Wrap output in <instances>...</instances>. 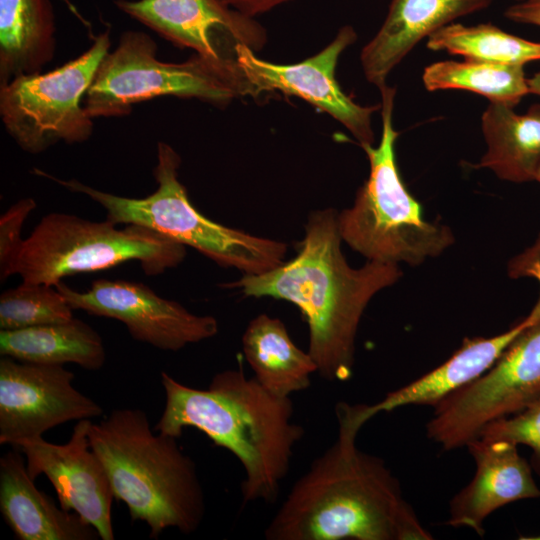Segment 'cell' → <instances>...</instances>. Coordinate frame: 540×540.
<instances>
[{
	"label": "cell",
	"mask_w": 540,
	"mask_h": 540,
	"mask_svg": "<svg viewBox=\"0 0 540 540\" xmlns=\"http://www.w3.org/2000/svg\"><path fill=\"white\" fill-rule=\"evenodd\" d=\"M515 2H519V1H522V0H514Z\"/></svg>",
	"instance_id": "34"
},
{
	"label": "cell",
	"mask_w": 540,
	"mask_h": 540,
	"mask_svg": "<svg viewBox=\"0 0 540 540\" xmlns=\"http://www.w3.org/2000/svg\"><path fill=\"white\" fill-rule=\"evenodd\" d=\"M36 208L32 198H25L12 205L0 219V278L4 282L12 275L17 254L24 242L21 238L23 224Z\"/></svg>",
	"instance_id": "28"
},
{
	"label": "cell",
	"mask_w": 540,
	"mask_h": 540,
	"mask_svg": "<svg viewBox=\"0 0 540 540\" xmlns=\"http://www.w3.org/2000/svg\"><path fill=\"white\" fill-rule=\"evenodd\" d=\"M521 538L525 540H540V535L533 536V537H521Z\"/></svg>",
	"instance_id": "32"
},
{
	"label": "cell",
	"mask_w": 540,
	"mask_h": 540,
	"mask_svg": "<svg viewBox=\"0 0 540 540\" xmlns=\"http://www.w3.org/2000/svg\"><path fill=\"white\" fill-rule=\"evenodd\" d=\"M180 163L178 153L167 143L159 142L157 163L153 170L158 186L144 198L114 195L78 180L58 179L38 169L35 173L57 182L67 190L87 195L106 210V219L110 222L150 228L194 248L219 266L256 275L284 262L287 252L285 243L224 226L200 213L178 179Z\"/></svg>",
	"instance_id": "6"
},
{
	"label": "cell",
	"mask_w": 540,
	"mask_h": 540,
	"mask_svg": "<svg viewBox=\"0 0 540 540\" xmlns=\"http://www.w3.org/2000/svg\"><path fill=\"white\" fill-rule=\"evenodd\" d=\"M432 51H446L465 59L521 65L540 61V43L507 33L492 24L466 26L451 23L427 38Z\"/></svg>",
	"instance_id": "25"
},
{
	"label": "cell",
	"mask_w": 540,
	"mask_h": 540,
	"mask_svg": "<svg viewBox=\"0 0 540 540\" xmlns=\"http://www.w3.org/2000/svg\"><path fill=\"white\" fill-rule=\"evenodd\" d=\"M493 1L391 0L383 24L361 51L366 79L378 88L385 85L390 72L422 39Z\"/></svg>",
	"instance_id": "18"
},
{
	"label": "cell",
	"mask_w": 540,
	"mask_h": 540,
	"mask_svg": "<svg viewBox=\"0 0 540 540\" xmlns=\"http://www.w3.org/2000/svg\"><path fill=\"white\" fill-rule=\"evenodd\" d=\"M72 310L55 286L23 281L0 296V330L66 322Z\"/></svg>",
	"instance_id": "26"
},
{
	"label": "cell",
	"mask_w": 540,
	"mask_h": 540,
	"mask_svg": "<svg viewBox=\"0 0 540 540\" xmlns=\"http://www.w3.org/2000/svg\"><path fill=\"white\" fill-rule=\"evenodd\" d=\"M504 16L513 22L540 27V0H522L510 5Z\"/></svg>",
	"instance_id": "29"
},
{
	"label": "cell",
	"mask_w": 540,
	"mask_h": 540,
	"mask_svg": "<svg viewBox=\"0 0 540 540\" xmlns=\"http://www.w3.org/2000/svg\"><path fill=\"white\" fill-rule=\"evenodd\" d=\"M63 365L0 359V444L43 437L69 421L103 415L102 407L73 386Z\"/></svg>",
	"instance_id": "12"
},
{
	"label": "cell",
	"mask_w": 540,
	"mask_h": 540,
	"mask_svg": "<svg viewBox=\"0 0 540 540\" xmlns=\"http://www.w3.org/2000/svg\"><path fill=\"white\" fill-rule=\"evenodd\" d=\"M226 6L250 17L270 11L290 0H219Z\"/></svg>",
	"instance_id": "30"
},
{
	"label": "cell",
	"mask_w": 540,
	"mask_h": 540,
	"mask_svg": "<svg viewBox=\"0 0 540 540\" xmlns=\"http://www.w3.org/2000/svg\"><path fill=\"white\" fill-rule=\"evenodd\" d=\"M116 5L174 44L219 63H236L240 44L256 51L266 41L254 17L219 0H118Z\"/></svg>",
	"instance_id": "15"
},
{
	"label": "cell",
	"mask_w": 540,
	"mask_h": 540,
	"mask_svg": "<svg viewBox=\"0 0 540 540\" xmlns=\"http://www.w3.org/2000/svg\"><path fill=\"white\" fill-rule=\"evenodd\" d=\"M477 437L528 446L532 450L530 465L540 477V396L522 410L489 422Z\"/></svg>",
	"instance_id": "27"
},
{
	"label": "cell",
	"mask_w": 540,
	"mask_h": 540,
	"mask_svg": "<svg viewBox=\"0 0 540 540\" xmlns=\"http://www.w3.org/2000/svg\"><path fill=\"white\" fill-rule=\"evenodd\" d=\"M338 212L309 214L298 254L262 274L243 276L225 287L245 296L281 299L296 305L309 329L308 352L317 373L328 381H346L353 373L355 342L371 299L394 285L397 264L367 261L351 267L341 248Z\"/></svg>",
	"instance_id": "1"
},
{
	"label": "cell",
	"mask_w": 540,
	"mask_h": 540,
	"mask_svg": "<svg viewBox=\"0 0 540 540\" xmlns=\"http://www.w3.org/2000/svg\"><path fill=\"white\" fill-rule=\"evenodd\" d=\"M55 46L50 0H0V85L40 73Z\"/></svg>",
	"instance_id": "22"
},
{
	"label": "cell",
	"mask_w": 540,
	"mask_h": 540,
	"mask_svg": "<svg viewBox=\"0 0 540 540\" xmlns=\"http://www.w3.org/2000/svg\"><path fill=\"white\" fill-rule=\"evenodd\" d=\"M267 540H430L385 462L337 440L292 486Z\"/></svg>",
	"instance_id": "3"
},
{
	"label": "cell",
	"mask_w": 540,
	"mask_h": 540,
	"mask_svg": "<svg viewBox=\"0 0 540 540\" xmlns=\"http://www.w3.org/2000/svg\"><path fill=\"white\" fill-rule=\"evenodd\" d=\"M242 349L254 378L279 397L306 390L317 365L290 338L284 323L266 314L253 318L242 336Z\"/></svg>",
	"instance_id": "21"
},
{
	"label": "cell",
	"mask_w": 540,
	"mask_h": 540,
	"mask_svg": "<svg viewBox=\"0 0 540 540\" xmlns=\"http://www.w3.org/2000/svg\"><path fill=\"white\" fill-rule=\"evenodd\" d=\"M23 454L14 449L0 458V511L19 540H97V530L75 512L58 507L35 485Z\"/></svg>",
	"instance_id": "19"
},
{
	"label": "cell",
	"mask_w": 540,
	"mask_h": 540,
	"mask_svg": "<svg viewBox=\"0 0 540 540\" xmlns=\"http://www.w3.org/2000/svg\"><path fill=\"white\" fill-rule=\"evenodd\" d=\"M466 447L476 471L470 483L450 501L447 524L470 528L483 536V523L489 515L509 503L540 498V489L517 445L476 437Z\"/></svg>",
	"instance_id": "17"
},
{
	"label": "cell",
	"mask_w": 540,
	"mask_h": 540,
	"mask_svg": "<svg viewBox=\"0 0 540 540\" xmlns=\"http://www.w3.org/2000/svg\"><path fill=\"white\" fill-rule=\"evenodd\" d=\"M486 152L474 168H487L505 181L535 180L540 167V103L525 114L500 103L488 105L481 117Z\"/></svg>",
	"instance_id": "20"
},
{
	"label": "cell",
	"mask_w": 540,
	"mask_h": 540,
	"mask_svg": "<svg viewBox=\"0 0 540 540\" xmlns=\"http://www.w3.org/2000/svg\"><path fill=\"white\" fill-rule=\"evenodd\" d=\"M540 396V324L526 329L494 365L434 407L429 439L444 450L476 438L489 422L514 414Z\"/></svg>",
	"instance_id": "10"
},
{
	"label": "cell",
	"mask_w": 540,
	"mask_h": 540,
	"mask_svg": "<svg viewBox=\"0 0 540 540\" xmlns=\"http://www.w3.org/2000/svg\"><path fill=\"white\" fill-rule=\"evenodd\" d=\"M422 81L428 91L460 89L482 95L492 103L515 107L530 93L523 66L465 59L445 60L425 67Z\"/></svg>",
	"instance_id": "24"
},
{
	"label": "cell",
	"mask_w": 540,
	"mask_h": 540,
	"mask_svg": "<svg viewBox=\"0 0 540 540\" xmlns=\"http://www.w3.org/2000/svg\"><path fill=\"white\" fill-rule=\"evenodd\" d=\"M0 354L37 364L74 363L87 370L101 369L106 360L102 337L74 317L61 323L0 330Z\"/></svg>",
	"instance_id": "23"
},
{
	"label": "cell",
	"mask_w": 540,
	"mask_h": 540,
	"mask_svg": "<svg viewBox=\"0 0 540 540\" xmlns=\"http://www.w3.org/2000/svg\"><path fill=\"white\" fill-rule=\"evenodd\" d=\"M381 92L382 135L378 146L361 145L370 173L350 208L338 213L342 240L368 261L410 266L441 255L454 242L451 229L424 218L421 204L406 188L396 163L399 133L392 116L396 90Z\"/></svg>",
	"instance_id": "5"
},
{
	"label": "cell",
	"mask_w": 540,
	"mask_h": 540,
	"mask_svg": "<svg viewBox=\"0 0 540 540\" xmlns=\"http://www.w3.org/2000/svg\"><path fill=\"white\" fill-rule=\"evenodd\" d=\"M91 448L102 460L114 497L131 520L158 538L168 528L195 532L205 513V494L196 463L173 436L151 428L139 408H117L88 430Z\"/></svg>",
	"instance_id": "4"
},
{
	"label": "cell",
	"mask_w": 540,
	"mask_h": 540,
	"mask_svg": "<svg viewBox=\"0 0 540 540\" xmlns=\"http://www.w3.org/2000/svg\"><path fill=\"white\" fill-rule=\"evenodd\" d=\"M110 45L109 31H105L64 65L0 85V116L21 149L38 154L58 142L73 144L89 139L93 119L83 99Z\"/></svg>",
	"instance_id": "9"
},
{
	"label": "cell",
	"mask_w": 540,
	"mask_h": 540,
	"mask_svg": "<svg viewBox=\"0 0 540 540\" xmlns=\"http://www.w3.org/2000/svg\"><path fill=\"white\" fill-rule=\"evenodd\" d=\"M160 96L223 106L248 96V87L237 62L219 63L197 54L181 63L164 62L149 35L127 31L100 62L83 106L92 119L120 117L131 113L134 104Z\"/></svg>",
	"instance_id": "8"
},
{
	"label": "cell",
	"mask_w": 540,
	"mask_h": 540,
	"mask_svg": "<svg viewBox=\"0 0 540 540\" xmlns=\"http://www.w3.org/2000/svg\"><path fill=\"white\" fill-rule=\"evenodd\" d=\"M534 325L527 316L499 335L465 338L462 345L445 362L405 386L389 392L375 404L350 405L339 402L335 407L338 433L357 437L359 430L371 418L403 406H437L447 396L488 371L505 350L526 329Z\"/></svg>",
	"instance_id": "16"
},
{
	"label": "cell",
	"mask_w": 540,
	"mask_h": 540,
	"mask_svg": "<svg viewBox=\"0 0 540 540\" xmlns=\"http://www.w3.org/2000/svg\"><path fill=\"white\" fill-rule=\"evenodd\" d=\"M165 393L156 432L179 438L186 427L230 451L244 469L243 503L274 502L289 472L293 450L304 435L294 421L291 397H279L241 364L215 374L207 389L186 386L161 372Z\"/></svg>",
	"instance_id": "2"
},
{
	"label": "cell",
	"mask_w": 540,
	"mask_h": 540,
	"mask_svg": "<svg viewBox=\"0 0 540 540\" xmlns=\"http://www.w3.org/2000/svg\"><path fill=\"white\" fill-rule=\"evenodd\" d=\"M356 39L355 30L344 26L319 53L289 65L262 60L250 47L240 44L236 48V62L247 82L249 96L275 91L298 96L343 124L360 146L372 145L371 116L380 105L366 107L355 103L344 93L335 77L340 55Z\"/></svg>",
	"instance_id": "13"
},
{
	"label": "cell",
	"mask_w": 540,
	"mask_h": 540,
	"mask_svg": "<svg viewBox=\"0 0 540 540\" xmlns=\"http://www.w3.org/2000/svg\"><path fill=\"white\" fill-rule=\"evenodd\" d=\"M90 424V419L77 421L65 444L38 437L12 447L26 457L33 480L41 474L48 478L64 510L75 512L92 525L101 540H113L111 508L115 497L106 468L90 446Z\"/></svg>",
	"instance_id": "14"
},
{
	"label": "cell",
	"mask_w": 540,
	"mask_h": 540,
	"mask_svg": "<svg viewBox=\"0 0 540 540\" xmlns=\"http://www.w3.org/2000/svg\"><path fill=\"white\" fill-rule=\"evenodd\" d=\"M530 93L540 96V71L528 78Z\"/></svg>",
	"instance_id": "31"
},
{
	"label": "cell",
	"mask_w": 540,
	"mask_h": 540,
	"mask_svg": "<svg viewBox=\"0 0 540 540\" xmlns=\"http://www.w3.org/2000/svg\"><path fill=\"white\" fill-rule=\"evenodd\" d=\"M535 180L540 182V167L538 168L537 170V173H536V176H535Z\"/></svg>",
	"instance_id": "33"
},
{
	"label": "cell",
	"mask_w": 540,
	"mask_h": 540,
	"mask_svg": "<svg viewBox=\"0 0 540 540\" xmlns=\"http://www.w3.org/2000/svg\"><path fill=\"white\" fill-rule=\"evenodd\" d=\"M55 287L73 310L118 320L135 340L160 350L178 351L218 333L214 317L195 315L143 283L98 279L80 292L61 280Z\"/></svg>",
	"instance_id": "11"
},
{
	"label": "cell",
	"mask_w": 540,
	"mask_h": 540,
	"mask_svg": "<svg viewBox=\"0 0 540 540\" xmlns=\"http://www.w3.org/2000/svg\"><path fill=\"white\" fill-rule=\"evenodd\" d=\"M186 248L162 234L136 224L90 221L66 213H49L33 229L17 254L12 275L55 286L62 278L109 269L136 260L147 275L179 265Z\"/></svg>",
	"instance_id": "7"
}]
</instances>
